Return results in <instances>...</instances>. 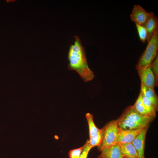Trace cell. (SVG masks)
Masks as SVG:
<instances>
[{"label": "cell", "mask_w": 158, "mask_h": 158, "mask_svg": "<svg viewBox=\"0 0 158 158\" xmlns=\"http://www.w3.org/2000/svg\"><path fill=\"white\" fill-rule=\"evenodd\" d=\"M73 44L70 47L68 55L69 70L76 71L85 82L92 80L94 77L93 72L88 65L85 54L80 40L75 37Z\"/></svg>", "instance_id": "6da1fadb"}, {"label": "cell", "mask_w": 158, "mask_h": 158, "mask_svg": "<svg viewBox=\"0 0 158 158\" xmlns=\"http://www.w3.org/2000/svg\"><path fill=\"white\" fill-rule=\"evenodd\" d=\"M155 118L142 116L137 112L132 105L124 110L116 119L119 128L123 130H131L150 126Z\"/></svg>", "instance_id": "7a4b0ae2"}, {"label": "cell", "mask_w": 158, "mask_h": 158, "mask_svg": "<svg viewBox=\"0 0 158 158\" xmlns=\"http://www.w3.org/2000/svg\"><path fill=\"white\" fill-rule=\"evenodd\" d=\"M147 43L145 50L139 58L136 68L151 65L158 54V30Z\"/></svg>", "instance_id": "3957f363"}, {"label": "cell", "mask_w": 158, "mask_h": 158, "mask_svg": "<svg viewBox=\"0 0 158 158\" xmlns=\"http://www.w3.org/2000/svg\"><path fill=\"white\" fill-rule=\"evenodd\" d=\"M119 129L116 120H113L108 122L101 129L102 141L98 147L99 150L116 143Z\"/></svg>", "instance_id": "277c9868"}, {"label": "cell", "mask_w": 158, "mask_h": 158, "mask_svg": "<svg viewBox=\"0 0 158 158\" xmlns=\"http://www.w3.org/2000/svg\"><path fill=\"white\" fill-rule=\"evenodd\" d=\"M141 81V85L154 88L157 87L156 77L151 65L136 68Z\"/></svg>", "instance_id": "5b68a950"}, {"label": "cell", "mask_w": 158, "mask_h": 158, "mask_svg": "<svg viewBox=\"0 0 158 158\" xmlns=\"http://www.w3.org/2000/svg\"><path fill=\"white\" fill-rule=\"evenodd\" d=\"M150 12H147L139 5H135L130 15L131 20L135 24L143 26L147 20Z\"/></svg>", "instance_id": "8992f818"}, {"label": "cell", "mask_w": 158, "mask_h": 158, "mask_svg": "<svg viewBox=\"0 0 158 158\" xmlns=\"http://www.w3.org/2000/svg\"><path fill=\"white\" fill-rule=\"evenodd\" d=\"M144 128L131 130H123L119 128L116 143H131Z\"/></svg>", "instance_id": "52a82bcc"}, {"label": "cell", "mask_w": 158, "mask_h": 158, "mask_svg": "<svg viewBox=\"0 0 158 158\" xmlns=\"http://www.w3.org/2000/svg\"><path fill=\"white\" fill-rule=\"evenodd\" d=\"M149 127L148 126L145 128L132 142L140 158H145L144 152L145 138Z\"/></svg>", "instance_id": "ba28073f"}, {"label": "cell", "mask_w": 158, "mask_h": 158, "mask_svg": "<svg viewBox=\"0 0 158 158\" xmlns=\"http://www.w3.org/2000/svg\"><path fill=\"white\" fill-rule=\"evenodd\" d=\"M147 32V40L148 42L158 30V19L157 17L152 12H150L148 18L143 26Z\"/></svg>", "instance_id": "9c48e42d"}, {"label": "cell", "mask_w": 158, "mask_h": 158, "mask_svg": "<svg viewBox=\"0 0 158 158\" xmlns=\"http://www.w3.org/2000/svg\"><path fill=\"white\" fill-rule=\"evenodd\" d=\"M101 158H122L123 157L117 143L109 147H103L99 150Z\"/></svg>", "instance_id": "30bf717a"}, {"label": "cell", "mask_w": 158, "mask_h": 158, "mask_svg": "<svg viewBox=\"0 0 158 158\" xmlns=\"http://www.w3.org/2000/svg\"><path fill=\"white\" fill-rule=\"evenodd\" d=\"M117 143L123 157H139L137 151L132 142Z\"/></svg>", "instance_id": "8fae6325"}, {"label": "cell", "mask_w": 158, "mask_h": 158, "mask_svg": "<svg viewBox=\"0 0 158 158\" xmlns=\"http://www.w3.org/2000/svg\"><path fill=\"white\" fill-rule=\"evenodd\" d=\"M140 92L143 96L150 100L158 108V97L154 88L141 85Z\"/></svg>", "instance_id": "7c38bea8"}, {"label": "cell", "mask_w": 158, "mask_h": 158, "mask_svg": "<svg viewBox=\"0 0 158 158\" xmlns=\"http://www.w3.org/2000/svg\"><path fill=\"white\" fill-rule=\"evenodd\" d=\"M142 101L146 115L155 118L158 108L150 100L142 96Z\"/></svg>", "instance_id": "4fadbf2b"}, {"label": "cell", "mask_w": 158, "mask_h": 158, "mask_svg": "<svg viewBox=\"0 0 158 158\" xmlns=\"http://www.w3.org/2000/svg\"><path fill=\"white\" fill-rule=\"evenodd\" d=\"M85 117L88 126L89 137L90 138L99 132L100 129L97 128L95 125L93 121V116L92 114L87 113L85 114Z\"/></svg>", "instance_id": "5bb4252c"}, {"label": "cell", "mask_w": 158, "mask_h": 158, "mask_svg": "<svg viewBox=\"0 0 158 158\" xmlns=\"http://www.w3.org/2000/svg\"><path fill=\"white\" fill-rule=\"evenodd\" d=\"M132 106L135 110L140 114L147 116L142 102V95L140 92L136 101Z\"/></svg>", "instance_id": "9a60e30c"}, {"label": "cell", "mask_w": 158, "mask_h": 158, "mask_svg": "<svg viewBox=\"0 0 158 158\" xmlns=\"http://www.w3.org/2000/svg\"><path fill=\"white\" fill-rule=\"evenodd\" d=\"M88 140L89 145L92 148L99 146L102 141V136L101 129L100 130L92 137L90 138Z\"/></svg>", "instance_id": "2e32d148"}, {"label": "cell", "mask_w": 158, "mask_h": 158, "mask_svg": "<svg viewBox=\"0 0 158 158\" xmlns=\"http://www.w3.org/2000/svg\"><path fill=\"white\" fill-rule=\"evenodd\" d=\"M136 29L140 40L145 43L147 40V32L145 28L143 26L135 24Z\"/></svg>", "instance_id": "e0dca14e"}, {"label": "cell", "mask_w": 158, "mask_h": 158, "mask_svg": "<svg viewBox=\"0 0 158 158\" xmlns=\"http://www.w3.org/2000/svg\"><path fill=\"white\" fill-rule=\"evenodd\" d=\"M84 144L82 147L70 150L68 153L69 158H79L84 148Z\"/></svg>", "instance_id": "ac0fdd59"}, {"label": "cell", "mask_w": 158, "mask_h": 158, "mask_svg": "<svg viewBox=\"0 0 158 158\" xmlns=\"http://www.w3.org/2000/svg\"><path fill=\"white\" fill-rule=\"evenodd\" d=\"M151 69L155 75L156 79L157 84L158 85V55L152 62L151 64Z\"/></svg>", "instance_id": "d6986e66"}, {"label": "cell", "mask_w": 158, "mask_h": 158, "mask_svg": "<svg viewBox=\"0 0 158 158\" xmlns=\"http://www.w3.org/2000/svg\"><path fill=\"white\" fill-rule=\"evenodd\" d=\"M84 145V148L79 158H87L89 152L92 148L89 145L88 140L86 141Z\"/></svg>", "instance_id": "ffe728a7"}, {"label": "cell", "mask_w": 158, "mask_h": 158, "mask_svg": "<svg viewBox=\"0 0 158 158\" xmlns=\"http://www.w3.org/2000/svg\"><path fill=\"white\" fill-rule=\"evenodd\" d=\"M124 158H140L139 157H124Z\"/></svg>", "instance_id": "44dd1931"}, {"label": "cell", "mask_w": 158, "mask_h": 158, "mask_svg": "<svg viewBox=\"0 0 158 158\" xmlns=\"http://www.w3.org/2000/svg\"><path fill=\"white\" fill-rule=\"evenodd\" d=\"M97 158H101V156H100V155H99L97 157Z\"/></svg>", "instance_id": "7402d4cb"}, {"label": "cell", "mask_w": 158, "mask_h": 158, "mask_svg": "<svg viewBox=\"0 0 158 158\" xmlns=\"http://www.w3.org/2000/svg\"><path fill=\"white\" fill-rule=\"evenodd\" d=\"M122 158H125L124 157H122Z\"/></svg>", "instance_id": "603a6c76"}]
</instances>
